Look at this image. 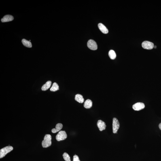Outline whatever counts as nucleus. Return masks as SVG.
I'll return each instance as SVG.
<instances>
[{"label": "nucleus", "instance_id": "nucleus-1", "mask_svg": "<svg viewBox=\"0 0 161 161\" xmlns=\"http://www.w3.org/2000/svg\"><path fill=\"white\" fill-rule=\"evenodd\" d=\"M52 136L50 134H46L42 142L43 147L44 148H47L50 147L52 144Z\"/></svg>", "mask_w": 161, "mask_h": 161}, {"label": "nucleus", "instance_id": "nucleus-2", "mask_svg": "<svg viewBox=\"0 0 161 161\" xmlns=\"http://www.w3.org/2000/svg\"><path fill=\"white\" fill-rule=\"evenodd\" d=\"M13 149V147L11 146H8L1 149L0 150V158H2L4 157L7 153L12 151Z\"/></svg>", "mask_w": 161, "mask_h": 161}, {"label": "nucleus", "instance_id": "nucleus-3", "mask_svg": "<svg viewBox=\"0 0 161 161\" xmlns=\"http://www.w3.org/2000/svg\"><path fill=\"white\" fill-rule=\"evenodd\" d=\"M67 135L64 131H61L56 136V139L58 141L65 140L67 138Z\"/></svg>", "mask_w": 161, "mask_h": 161}, {"label": "nucleus", "instance_id": "nucleus-4", "mask_svg": "<svg viewBox=\"0 0 161 161\" xmlns=\"http://www.w3.org/2000/svg\"><path fill=\"white\" fill-rule=\"evenodd\" d=\"M120 127V124L118 119L116 118H114L113 122V130L114 133H116Z\"/></svg>", "mask_w": 161, "mask_h": 161}, {"label": "nucleus", "instance_id": "nucleus-5", "mask_svg": "<svg viewBox=\"0 0 161 161\" xmlns=\"http://www.w3.org/2000/svg\"><path fill=\"white\" fill-rule=\"evenodd\" d=\"M142 46L144 49L151 50L154 48V44L150 41H145L142 43Z\"/></svg>", "mask_w": 161, "mask_h": 161}, {"label": "nucleus", "instance_id": "nucleus-6", "mask_svg": "<svg viewBox=\"0 0 161 161\" xmlns=\"http://www.w3.org/2000/svg\"><path fill=\"white\" fill-rule=\"evenodd\" d=\"M87 46L88 48L92 50H96L97 49V45L94 40L92 39L89 40L87 43Z\"/></svg>", "mask_w": 161, "mask_h": 161}, {"label": "nucleus", "instance_id": "nucleus-7", "mask_svg": "<svg viewBox=\"0 0 161 161\" xmlns=\"http://www.w3.org/2000/svg\"><path fill=\"white\" fill-rule=\"evenodd\" d=\"M145 106L144 104L142 102H138L132 106V108L134 111H139L144 108Z\"/></svg>", "mask_w": 161, "mask_h": 161}, {"label": "nucleus", "instance_id": "nucleus-8", "mask_svg": "<svg viewBox=\"0 0 161 161\" xmlns=\"http://www.w3.org/2000/svg\"><path fill=\"white\" fill-rule=\"evenodd\" d=\"M97 125L100 131H101L105 130L106 126L105 123L101 120H99L98 121Z\"/></svg>", "mask_w": 161, "mask_h": 161}, {"label": "nucleus", "instance_id": "nucleus-9", "mask_svg": "<svg viewBox=\"0 0 161 161\" xmlns=\"http://www.w3.org/2000/svg\"><path fill=\"white\" fill-rule=\"evenodd\" d=\"M14 17L11 15H7L4 16L2 19L1 21L3 22H9L12 21L14 20Z\"/></svg>", "mask_w": 161, "mask_h": 161}, {"label": "nucleus", "instance_id": "nucleus-10", "mask_svg": "<svg viewBox=\"0 0 161 161\" xmlns=\"http://www.w3.org/2000/svg\"><path fill=\"white\" fill-rule=\"evenodd\" d=\"M98 26L99 29L102 33L104 34H107L108 33V30L103 24L100 23L98 24Z\"/></svg>", "mask_w": 161, "mask_h": 161}, {"label": "nucleus", "instance_id": "nucleus-11", "mask_svg": "<svg viewBox=\"0 0 161 161\" xmlns=\"http://www.w3.org/2000/svg\"><path fill=\"white\" fill-rule=\"evenodd\" d=\"M63 128V125L61 123H58L56 125V128L53 129L52 132L53 133H56L61 130Z\"/></svg>", "mask_w": 161, "mask_h": 161}, {"label": "nucleus", "instance_id": "nucleus-12", "mask_svg": "<svg viewBox=\"0 0 161 161\" xmlns=\"http://www.w3.org/2000/svg\"><path fill=\"white\" fill-rule=\"evenodd\" d=\"M75 100L79 103H82L84 101V99L82 96L80 94H77L75 96Z\"/></svg>", "mask_w": 161, "mask_h": 161}, {"label": "nucleus", "instance_id": "nucleus-13", "mask_svg": "<svg viewBox=\"0 0 161 161\" xmlns=\"http://www.w3.org/2000/svg\"><path fill=\"white\" fill-rule=\"evenodd\" d=\"M92 102L91 100L88 99L84 102V107L86 109H89L92 107Z\"/></svg>", "mask_w": 161, "mask_h": 161}, {"label": "nucleus", "instance_id": "nucleus-14", "mask_svg": "<svg viewBox=\"0 0 161 161\" xmlns=\"http://www.w3.org/2000/svg\"><path fill=\"white\" fill-rule=\"evenodd\" d=\"M52 81H48L46 82L43 86L41 87V90L43 91H46L48 90V89L50 88L52 85Z\"/></svg>", "mask_w": 161, "mask_h": 161}, {"label": "nucleus", "instance_id": "nucleus-15", "mask_svg": "<svg viewBox=\"0 0 161 161\" xmlns=\"http://www.w3.org/2000/svg\"><path fill=\"white\" fill-rule=\"evenodd\" d=\"M22 43L25 47H28V48H31L32 45L30 41L26 40L23 39L22 40Z\"/></svg>", "mask_w": 161, "mask_h": 161}, {"label": "nucleus", "instance_id": "nucleus-16", "mask_svg": "<svg viewBox=\"0 0 161 161\" xmlns=\"http://www.w3.org/2000/svg\"><path fill=\"white\" fill-rule=\"evenodd\" d=\"M109 56L111 60H114L116 58V55L114 51L113 50H110L109 52Z\"/></svg>", "mask_w": 161, "mask_h": 161}, {"label": "nucleus", "instance_id": "nucleus-17", "mask_svg": "<svg viewBox=\"0 0 161 161\" xmlns=\"http://www.w3.org/2000/svg\"><path fill=\"white\" fill-rule=\"evenodd\" d=\"M59 90V86L56 82L53 84L52 88L50 89V90L52 92H55Z\"/></svg>", "mask_w": 161, "mask_h": 161}, {"label": "nucleus", "instance_id": "nucleus-18", "mask_svg": "<svg viewBox=\"0 0 161 161\" xmlns=\"http://www.w3.org/2000/svg\"><path fill=\"white\" fill-rule=\"evenodd\" d=\"M63 156L65 161H71L69 155L67 153L64 152L63 155Z\"/></svg>", "mask_w": 161, "mask_h": 161}, {"label": "nucleus", "instance_id": "nucleus-19", "mask_svg": "<svg viewBox=\"0 0 161 161\" xmlns=\"http://www.w3.org/2000/svg\"><path fill=\"white\" fill-rule=\"evenodd\" d=\"M73 161H80L79 157L76 155H74L73 157Z\"/></svg>", "mask_w": 161, "mask_h": 161}, {"label": "nucleus", "instance_id": "nucleus-20", "mask_svg": "<svg viewBox=\"0 0 161 161\" xmlns=\"http://www.w3.org/2000/svg\"><path fill=\"white\" fill-rule=\"evenodd\" d=\"M159 127L160 129L161 130V123L159 124Z\"/></svg>", "mask_w": 161, "mask_h": 161}, {"label": "nucleus", "instance_id": "nucleus-21", "mask_svg": "<svg viewBox=\"0 0 161 161\" xmlns=\"http://www.w3.org/2000/svg\"><path fill=\"white\" fill-rule=\"evenodd\" d=\"M157 48V47L156 46H154V48Z\"/></svg>", "mask_w": 161, "mask_h": 161}]
</instances>
